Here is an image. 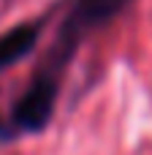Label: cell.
Segmentation results:
<instances>
[{"instance_id":"obj_1","label":"cell","mask_w":152,"mask_h":155,"mask_svg":"<svg viewBox=\"0 0 152 155\" xmlns=\"http://www.w3.org/2000/svg\"><path fill=\"white\" fill-rule=\"evenodd\" d=\"M133 0H71L65 16L57 25V33L44 52L38 68L27 79V87L14 101L8 120V139H19L27 134H41L57 109L63 76L73 63L82 44L114 16H120Z\"/></svg>"},{"instance_id":"obj_3","label":"cell","mask_w":152,"mask_h":155,"mask_svg":"<svg viewBox=\"0 0 152 155\" xmlns=\"http://www.w3.org/2000/svg\"><path fill=\"white\" fill-rule=\"evenodd\" d=\"M0 142H11L8 139V120L0 114Z\"/></svg>"},{"instance_id":"obj_2","label":"cell","mask_w":152,"mask_h":155,"mask_svg":"<svg viewBox=\"0 0 152 155\" xmlns=\"http://www.w3.org/2000/svg\"><path fill=\"white\" fill-rule=\"evenodd\" d=\"M44 33V19H33V22H22L11 30H5L0 35V71L11 68L14 63L24 60L35 46L38 38Z\"/></svg>"}]
</instances>
